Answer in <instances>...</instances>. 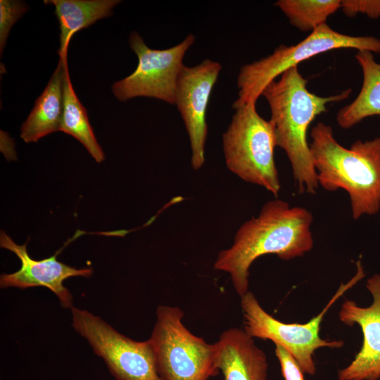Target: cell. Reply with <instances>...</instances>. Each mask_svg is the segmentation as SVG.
I'll return each instance as SVG.
<instances>
[{
  "instance_id": "4",
  "label": "cell",
  "mask_w": 380,
  "mask_h": 380,
  "mask_svg": "<svg viewBox=\"0 0 380 380\" xmlns=\"http://www.w3.org/2000/svg\"><path fill=\"white\" fill-rule=\"evenodd\" d=\"M255 104L234 108V114L222 134L225 164L244 182L261 186L277 198L281 184L274 160V127L258 114Z\"/></svg>"
},
{
  "instance_id": "13",
  "label": "cell",
  "mask_w": 380,
  "mask_h": 380,
  "mask_svg": "<svg viewBox=\"0 0 380 380\" xmlns=\"http://www.w3.org/2000/svg\"><path fill=\"white\" fill-rule=\"evenodd\" d=\"M214 343L224 380H267V356L244 329H227Z\"/></svg>"
},
{
  "instance_id": "1",
  "label": "cell",
  "mask_w": 380,
  "mask_h": 380,
  "mask_svg": "<svg viewBox=\"0 0 380 380\" xmlns=\"http://www.w3.org/2000/svg\"><path fill=\"white\" fill-rule=\"evenodd\" d=\"M312 214L305 208L277 198L268 201L256 217L240 226L232 245L218 253L214 268L229 274L241 297L248 291L249 270L256 259L272 254L290 260L312 250Z\"/></svg>"
},
{
  "instance_id": "19",
  "label": "cell",
  "mask_w": 380,
  "mask_h": 380,
  "mask_svg": "<svg viewBox=\"0 0 380 380\" xmlns=\"http://www.w3.org/2000/svg\"><path fill=\"white\" fill-rule=\"evenodd\" d=\"M24 2L15 0L0 1V51L5 47L12 26L27 11Z\"/></svg>"
},
{
  "instance_id": "5",
  "label": "cell",
  "mask_w": 380,
  "mask_h": 380,
  "mask_svg": "<svg viewBox=\"0 0 380 380\" xmlns=\"http://www.w3.org/2000/svg\"><path fill=\"white\" fill-rule=\"evenodd\" d=\"M148 341L163 380H209L220 372L215 343L192 334L182 322L177 306H158Z\"/></svg>"
},
{
  "instance_id": "7",
  "label": "cell",
  "mask_w": 380,
  "mask_h": 380,
  "mask_svg": "<svg viewBox=\"0 0 380 380\" xmlns=\"http://www.w3.org/2000/svg\"><path fill=\"white\" fill-rule=\"evenodd\" d=\"M365 277L360 260L357 262V272L346 284H342L322 310L304 324L284 323L267 312L255 295L248 291L241 298L244 331L253 338L270 340L289 351L300 365L303 372L314 375L316 365L315 352L324 347L338 348L343 346L341 340L329 341L319 336L324 315L343 294Z\"/></svg>"
},
{
  "instance_id": "21",
  "label": "cell",
  "mask_w": 380,
  "mask_h": 380,
  "mask_svg": "<svg viewBox=\"0 0 380 380\" xmlns=\"http://www.w3.org/2000/svg\"><path fill=\"white\" fill-rule=\"evenodd\" d=\"M275 345V355L284 380H305L303 371L294 357L282 346Z\"/></svg>"
},
{
  "instance_id": "20",
  "label": "cell",
  "mask_w": 380,
  "mask_h": 380,
  "mask_svg": "<svg viewBox=\"0 0 380 380\" xmlns=\"http://www.w3.org/2000/svg\"><path fill=\"white\" fill-rule=\"evenodd\" d=\"M341 8L348 17L364 14L371 18H380V0H343Z\"/></svg>"
},
{
  "instance_id": "15",
  "label": "cell",
  "mask_w": 380,
  "mask_h": 380,
  "mask_svg": "<svg viewBox=\"0 0 380 380\" xmlns=\"http://www.w3.org/2000/svg\"><path fill=\"white\" fill-rule=\"evenodd\" d=\"M44 4L55 7L54 13L59 23V58H66L73 35L97 20L108 17L118 0H47Z\"/></svg>"
},
{
  "instance_id": "11",
  "label": "cell",
  "mask_w": 380,
  "mask_h": 380,
  "mask_svg": "<svg viewBox=\"0 0 380 380\" xmlns=\"http://www.w3.org/2000/svg\"><path fill=\"white\" fill-rule=\"evenodd\" d=\"M366 287L373 301L368 307H360L350 300L341 305L338 317L347 326L357 324L362 329L363 341L353 360L338 372L339 380H378L380 378V274L369 278Z\"/></svg>"
},
{
  "instance_id": "3",
  "label": "cell",
  "mask_w": 380,
  "mask_h": 380,
  "mask_svg": "<svg viewBox=\"0 0 380 380\" xmlns=\"http://www.w3.org/2000/svg\"><path fill=\"white\" fill-rule=\"evenodd\" d=\"M312 153L319 186L348 194L353 219L380 210V137L357 140L348 148L334 136L331 126L317 122L310 131Z\"/></svg>"
},
{
  "instance_id": "17",
  "label": "cell",
  "mask_w": 380,
  "mask_h": 380,
  "mask_svg": "<svg viewBox=\"0 0 380 380\" xmlns=\"http://www.w3.org/2000/svg\"><path fill=\"white\" fill-rule=\"evenodd\" d=\"M59 131L77 139L97 163L105 159L102 148L89 123L87 110L72 87L68 67L64 78L63 107Z\"/></svg>"
},
{
  "instance_id": "2",
  "label": "cell",
  "mask_w": 380,
  "mask_h": 380,
  "mask_svg": "<svg viewBox=\"0 0 380 380\" xmlns=\"http://www.w3.org/2000/svg\"><path fill=\"white\" fill-rule=\"evenodd\" d=\"M307 83L298 67H293L267 84L261 96L270 106L277 146L289 158L298 191L315 194L319 184L307 140L309 127L317 116L327 111L329 103L347 99L351 89L320 96L310 92Z\"/></svg>"
},
{
  "instance_id": "16",
  "label": "cell",
  "mask_w": 380,
  "mask_h": 380,
  "mask_svg": "<svg viewBox=\"0 0 380 380\" xmlns=\"http://www.w3.org/2000/svg\"><path fill=\"white\" fill-rule=\"evenodd\" d=\"M355 58L362 70L363 82L355 99L336 115V122L343 129H349L370 116L380 118V64L368 51H359Z\"/></svg>"
},
{
  "instance_id": "18",
  "label": "cell",
  "mask_w": 380,
  "mask_h": 380,
  "mask_svg": "<svg viewBox=\"0 0 380 380\" xmlns=\"http://www.w3.org/2000/svg\"><path fill=\"white\" fill-rule=\"evenodd\" d=\"M290 23L303 32H310L326 24L329 15L341 8L339 0H279L275 2Z\"/></svg>"
},
{
  "instance_id": "10",
  "label": "cell",
  "mask_w": 380,
  "mask_h": 380,
  "mask_svg": "<svg viewBox=\"0 0 380 380\" xmlns=\"http://www.w3.org/2000/svg\"><path fill=\"white\" fill-rule=\"evenodd\" d=\"M221 69L220 63L205 59L194 66L184 65L177 80L175 105L189 136L191 164L196 170L202 167L205 162L207 108Z\"/></svg>"
},
{
  "instance_id": "9",
  "label": "cell",
  "mask_w": 380,
  "mask_h": 380,
  "mask_svg": "<svg viewBox=\"0 0 380 380\" xmlns=\"http://www.w3.org/2000/svg\"><path fill=\"white\" fill-rule=\"evenodd\" d=\"M194 42V35L189 34L174 46L153 49L138 32H132L129 44L137 56L138 64L131 75L113 84L115 96L120 101L145 96L175 105L177 82L184 65V56Z\"/></svg>"
},
{
  "instance_id": "12",
  "label": "cell",
  "mask_w": 380,
  "mask_h": 380,
  "mask_svg": "<svg viewBox=\"0 0 380 380\" xmlns=\"http://www.w3.org/2000/svg\"><path fill=\"white\" fill-rule=\"evenodd\" d=\"M0 246L15 254L21 263L20 269L16 272L1 275V288L16 287L25 289L46 287L56 294L63 308L71 309L73 307L72 295L63 285V281L72 277H89L93 272L91 268L77 269L57 260L56 255L59 251L51 257L34 260L27 251V243L17 244L2 230Z\"/></svg>"
},
{
  "instance_id": "8",
  "label": "cell",
  "mask_w": 380,
  "mask_h": 380,
  "mask_svg": "<svg viewBox=\"0 0 380 380\" xmlns=\"http://www.w3.org/2000/svg\"><path fill=\"white\" fill-rule=\"evenodd\" d=\"M72 327L101 357L116 380H163L148 341H134L91 312L71 308Z\"/></svg>"
},
{
  "instance_id": "6",
  "label": "cell",
  "mask_w": 380,
  "mask_h": 380,
  "mask_svg": "<svg viewBox=\"0 0 380 380\" xmlns=\"http://www.w3.org/2000/svg\"><path fill=\"white\" fill-rule=\"evenodd\" d=\"M339 49L380 52V39L371 36H350L331 29L327 23L292 46L280 45L268 56L246 64L237 77L238 98L233 108L255 103L267 84L287 70L315 56Z\"/></svg>"
},
{
  "instance_id": "14",
  "label": "cell",
  "mask_w": 380,
  "mask_h": 380,
  "mask_svg": "<svg viewBox=\"0 0 380 380\" xmlns=\"http://www.w3.org/2000/svg\"><path fill=\"white\" fill-rule=\"evenodd\" d=\"M67 68V57L60 58L46 88L36 100L34 108L21 126L20 137L24 141L36 142L47 134L59 130Z\"/></svg>"
}]
</instances>
